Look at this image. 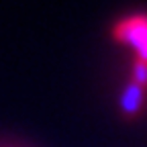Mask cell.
I'll list each match as a JSON object with an SVG mask.
<instances>
[{
  "label": "cell",
  "mask_w": 147,
  "mask_h": 147,
  "mask_svg": "<svg viewBox=\"0 0 147 147\" xmlns=\"http://www.w3.org/2000/svg\"><path fill=\"white\" fill-rule=\"evenodd\" d=\"M113 37L117 41L133 47L137 53V59L147 61V16L145 14H135L117 23L113 29Z\"/></svg>",
  "instance_id": "6da1fadb"
},
{
  "label": "cell",
  "mask_w": 147,
  "mask_h": 147,
  "mask_svg": "<svg viewBox=\"0 0 147 147\" xmlns=\"http://www.w3.org/2000/svg\"><path fill=\"white\" fill-rule=\"evenodd\" d=\"M143 100H145V88H141L139 84H135L131 80L121 92L119 108L125 117H137L141 106H143Z\"/></svg>",
  "instance_id": "7a4b0ae2"
},
{
  "label": "cell",
  "mask_w": 147,
  "mask_h": 147,
  "mask_svg": "<svg viewBox=\"0 0 147 147\" xmlns=\"http://www.w3.org/2000/svg\"><path fill=\"white\" fill-rule=\"evenodd\" d=\"M131 80H133L135 84H139L141 88H147V61L135 59L133 71H131Z\"/></svg>",
  "instance_id": "3957f363"
}]
</instances>
